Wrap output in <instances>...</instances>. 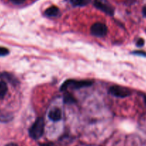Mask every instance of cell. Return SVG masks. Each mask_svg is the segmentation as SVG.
<instances>
[{
  "label": "cell",
  "instance_id": "obj_15",
  "mask_svg": "<svg viewBox=\"0 0 146 146\" xmlns=\"http://www.w3.org/2000/svg\"><path fill=\"white\" fill-rule=\"evenodd\" d=\"M144 44H145V41L143 38L138 39V40H137V41L136 42V45L139 47H143V46L144 45Z\"/></svg>",
  "mask_w": 146,
  "mask_h": 146
},
{
  "label": "cell",
  "instance_id": "obj_18",
  "mask_svg": "<svg viewBox=\"0 0 146 146\" xmlns=\"http://www.w3.org/2000/svg\"><path fill=\"white\" fill-rule=\"evenodd\" d=\"M40 146H54L52 144H50V143H43L41 144Z\"/></svg>",
  "mask_w": 146,
  "mask_h": 146
},
{
  "label": "cell",
  "instance_id": "obj_11",
  "mask_svg": "<svg viewBox=\"0 0 146 146\" xmlns=\"http://www.w3.org/2000/svg\"><path fill=\"white\" fill-rule=\"evenodd\" d=\"M2 77H3L4 78H5L6 80H7L9 82H10L11 83L14 84V85H15L17 82V79L15 78V77L13 76V75H12L11 74H9V73H3L2 74Z\"/></svg>",
  "mask_w": 146,
  "mask_h": 146
},
{
  "label": "cell",
  "instance_id": "obj_12",
  "mask_svg": "<svg viewBox=\"0 0 146 146\" xmlns=\"http://www.w3.org/2000/svg\"><path fill=\"white\" fill-rule=\"evenodd\" d=\"M10 115L7 114H1L0 115V122H7L12 120Z\"/></svg>",
  "mask_w": 146,
  "mask_h": 146
},
{
  "label": "cell",
  "instance_id": "obj_10",
  "mask_svg": "<svg viewBox=\"0 0 146 146\" xmlns=\"http://www.w3.org/2000/svg\"><path fill=\"white\" fill-rule=\"evenodd\" d=\"M63 100H64V103H67V104H73V103H75V102H76V100H75V98H74V97H73L70 93L65 94Z\"/></svg>",
  "mask_w": 146,
  "mask_h": 146
},
{
  "label": "cell",
  "instance_id": "obj_20",
  "mask_svg": "<svg viewBox=\"0 0 146 146\" xmlns=\"http://www.w3.org/2000/svg\"><path fill=\"white\" fill-rule=\"evenodd\" d=\"M144 101H145V105H146V96H145V98H144Z\"/></svg>",
  "mask_w": 146,
  "mask_h": 146
},
{
  "label": "cell",
  "instance_id": "obj_2",
  "mask_svg": "<svg viewBox=\"0 0 146 146\" xmlns=\"http://www.w3.org/2000/svg\"><path fill=\"white\" fill-rule=\"evenodd\" d=\"M93 84L92 80H67L62 85L60 90H66L68 88L73 89H80L82 88L90 87Z\"/></svg>",
  "mask_w": 146,
  "mask_h": 146
},
{
  "label": "cell",
  "instance_id": "obj_7",
  "mask_svg": "<svg viewBox=\"0 0 146 146\" xmlns=\"http://www.w3.org/2000/svg\"><path fill=\"white\" fill-rule=\"evenodd\" d=\"M59 13H60V9L56 6L50 7L47 8L44 12L45 15L48 17H56L59 15Z\"/></svg>",
  "mask_w": 146,
  "mask_h": 146
},
{
  "label": "cell",
  "instance_id": "obj_8",
  "mask_svg": "<svg viewBox=\"0 0 146 146\" xmlns=\"http://www.w3.org/2000/svg\"><path fill=\"white\" fill-rule=\"evenodd\" d=\"M7 85L4 81H0V100L3 99L7 92Z\"/></svg>",
  "mask_w": 146,
  "mask_h": 146
},
{
  "label": "cell",
  "instance_id": "obj_19",
  "mask_svg": "<svg viewBox=\"0 0 146 146\" xmlns=\"http://www.w3.org/2000/svg\"><path fill=\"white\" fill-rule=\"evenodd\" d=\"M143 14L145 17H146V7H144L143 9Z\"/></svg>",
  "mask_w": 146,
  "mask_h": 146
},
{
  "label": "cell",
  "instance_id": "obj_13",
  "mask_svg": "<svg viewBox=\"0 0 146 146\" xmlns=\"http://www.w3.org/2000/svg\"><path fill=\"white\" fill-rule=\"evenodd\" d=\"M9 53V51L8 49L5 47H0V56H6Z\"/></svg>",
  "mask_w": 146,
  "mask_h": 146
},
{
  "label": "cell",
  "instance_id": "obj_14",
  "mask_svg": "<svg viewBox=\"0 0 146 146\" xmlns=\"http://www.w3.org/2000/svg\"><path fill=\"white\" fill-rule=\"evenodd\" d=\"M133 54L138 56H142V57H146V52L143 51V50H136L133 52Z\"/></svg>",
  "mask_w": 146,
  "mask_h": 146
},
{
  "label": "cell",
  "instance_id": "obj_4",
  "mask_svg": "<svg viewBox=\"0 0 146 146\" xmlns=\"http://www.w3.org/2000/svg\"><path fill=\"white\" fill-rule=\"evenodd\" d=\"M109 92L117 98H126L131 95V92L127 88L114 85L109 89Z\"/></svg>",
  "mask_w": 146,
  "mask_h": 146
},
{
  "label": "cell",
  "instance_id": "obj_1",
  "mask_svg": "<svg viewBox=\"0 0 146 146\" xmlns=\"http://www.w3.org/2000/svg\"><path fill=\"white\" fill-rule=\"evenodd\" d=\"M44 130V121L42 117H39L29 128V136L34 140H38L42 136Z\"/></svg>",
  "mask_w": 146,
  "mask_h": 146
},
{
  "label": "cell",
  "instance_id": "obj_3",
  "mask_svg": "<svg viewBox=\"0 0 146 146\" xmlns=\"http://www.w3.org/2000/svg\"><path fill=\"white\" fill-rule=\"evenodd\" d=\"M90 32L94 36L102 37V36H105L108 33V27L105 24L101 23V22H96L91 27Z\"/></svg>",
  "mask_w": 146,
  "mask_h": 146
},
{
  "label": "cell",
  "instance_id": "obj_5",
  "mask_svg": "<svg viewBox=\"0 0 146 146\" xmlns=\"http://www.w3.org/2000/svg\"><path fill=\"white\" fill-rule=\"evenodd\" d=\"M94 6L98 8L100 10L102 11L105 13L109 15H113L114 14V9L113 7L106 2H104L103 0H95L94 2Z\"/></svg>",
  "mask_w": 146,
  "mask_h": 146
},
{
  "label": "cell",
  "instance_id": "obj_6",
  "mask_svg": "<svg viewBox=\"0 0 146 146\" xmlns=\"http://www.w3.org/2000/svg\"><path fill=\"white\" fill-rule=\"evenodd\" d=\"M49 118L52 121H59L61 120L62 117V112L59 108H54L52 110H50L48 114Z\"/></svg>",
  "mask_w": 146,
  "mask_h": 146
},
{
  "label": "cell",
  "instance_id": "obj_17",
  "mask_svg": "<svg viewBox=\"0 0 146 146\" xmlns=\"http://www.w3.org/2000/svg\"><path fill=\"white\" fill-rule=\"evenodd\" d=\"M5 146H18V145L16 144V143H8V144H7Z\"/></svg>",
  "mask_w": 146,
  "mask_h": 146
},
{
  "label": "cell",
  "instance_id": "obj_9",
  "mask_svg": "<svg viewBox=\"0 0 146 146\" xmlns=\"http://www.w3.org/2000/svg\"><path fill=\"white\" fill-rule=\"evenodd\" d=\"M91 0H70L72 5L75 7H83L88 5Z\"/></svg>",
  "mask_w": 146,
  "mask_h": 146
},
{
  "label": "cell",
  "instance_id": "obj_16",
  "mask_svg": "<svg viewBox=\"0 0 146 146\" xmlns=\"http://www.w3.org/2000/svg\"><path fill=\"white\" fill-rule=\"evenodd\" d=\"M25 1L26 0H10V2L15 5H22Z\"/></svg>",
  "mask_w": 146,
  "mask_h": 146
}]
</instances>
